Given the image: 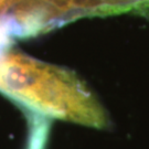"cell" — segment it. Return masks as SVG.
Here are the masks:
<instances>
[{
	"label": "cell",
	"instance_id": "cell-4",
	"mask_svg": "<svg viewBox=\"0 0 149 149\" xmlns=\"http://www.w3.org/2000/svg\"><path fill=\"white\" fill-rule=\"evenodd\" d=\"M9 36L7 34V32L0 27V55L3 52L6 45L8 44V40H9Z\"/></svg>",
	"mask_w": 149,
	"mask_h": 149
},
{
	"label": "cell",
	"instance_id": "cell-2",
	"mask_svg": "<svg viewBox=\"0 0 149 149\" xmlns=\"http://www.w3.org/2000/svg\"><path fill=\"white\" fill-rule=\"evenodd\" d=\"M96 0H0V27L9 37H36L59 21L81 18Z\"/></svg>",
	"mask_w": 149,
	"mask_h": 149
},
{
	"label": "cell",
	"instance_id": "cell-3",
	"mask_svg": "<svg viewBox=\"0 0 149 149\" xmlns=\"http://www.w3.org/2000/svg\"><path fill=\"white\" fill-rule=\"evenodd\" d=\"M133 15L149 19V0H134L123 3H106L91 9L85 17H109Z\"/></svg>",
	"mask_w": 149,
	"mask_h": 149
},
{
	"label": "cell",
	"instance_id": "cell-1",
	"mask_svg": "<svg viewBox=\"0 0 149 149\" xmlns=\"http://www.w3.org/2000/svg\"><path fill=\"white\" fill-rule=\"evenodd\" d=\"M0 94L41 116L96 129L109 126L106 111L76 73L21 52L0 55Z\"/></svg>",
	"mask_w": 149,
	"mask_h": 149
}]
</instances>
